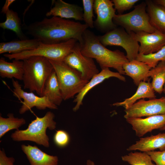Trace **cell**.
Segmentation results:
<instances>
[{
    "label": "cell",
    "instance_id": "obj_25",
    "mask_svg": "<svg viewBox=\"0 0 165 165\" xmlns=\"http://www.w3.org/2000/svg\"><path fill=\"white\" fill-rule=\"evenodd\" d=\"M5 14L6 20L0 23V27L13 31L20 40L28 39L22 31L20 19L17 13L9 9Z\"/></svg>",
    "mask_w": 165,
    "mask_h": 165
},
{
    "label": "cell",
    "instance_id": "obj_1",
    "mask_svg": "<svg viewBox=\"0 0 165 165\" xmlns=\"http://www.w3.org/2000/svg\"><path fill=\"white\" fill-rule=\"evenodd\" d=\"M88 28L85 24L52 16L31 24L25 28L33 38L44 44L58 43L73 39L81 45L83 33Z\"/></svg>",
    "mask_w": 165,
    "mask_h": 165
},
{
    "label": "cell",
    "instance_id": "obj_32",
    "mask_svg": "<svg viewBox=\"0 0 165 165\" xmlns=\"http://www.w3.org/2000/svg\"><path fill=\"white\" fill-rule=\"evenodd\" d=\"M55 144L60 147L67 146L69 143L70 138L68 134L63 130H58L55 133L53 138Z\"/></svg>",
    "mask_w": 165,
    "mask_h": 165
},
{
    "label": "cell",
    "instance_id": "obj_16",
    "mask_svg": "<svg viewBox=\"0 0 165 165\" xmlns=\"http://www.w3.org/2000/svg\"><path fill=\"white\" fill-rule=\"evenodd\" d=\"M53 6L46 13L47 17L56 16L83 20V9L80 6L67 3L62 0L53 1Z\"/></svg>",
    "mask_w": 165,
    "mask_h": 165
},
{
    "label": "cell",
    "instance_id": "obj_18",
    "mask_svg": "<svg viewBox=\"0 0 165 165\" xmlns=\"http://www.w3.org/2000/svg\"><path fill=\"white\" fill-rule=\"evenodd\" d=\"M157 149H159L160 151L165 150V133L141 138L127 150L128 151L138 150L146 152Z\"/></svg>",
    "mask_w": 165,
    "mask_h": 165
},
{
    "label": "cell",
    "instance_id": "obj_9",
    "mask_svg": "<svg viewBox=\"0 0 165 165\" xmlns=\"http://www.w3.org/2000/svg\"><path fill=\"white\" fill-rule=\"evenodd\" d=\"M63 61L68 65L79 72L84 79L89 81L99 72L93 59L83 55L81 46L78 42L72 52Z\"/></svg>",
    "mask_w": 165,
    "mask_h": 165
},
{
    "label": "cell",
    "instance_id": "obj_4",
    "mask_svg": "<svg viewBox=\"0 0 165 165\" xmlns=\"http://www.w3.org/2000/svg\"><path fill=\"white\" fill-rule=\"evenodd\" d=\"M54 117L53 112H47L42 117H36L26 129L16 130L11 134V138L15 141H30L48 148L49 139L46 130L48 128L50 130L55 129L56 123L54 120Z\"/></svg>",
    "mask_w": 165,
    "mask_h": 165
},
{
    "label": "cell",
    "instance_id": "obj_39",
    "mask_svg": "<svg viewBox=\"0 0 165 165\" xmlns=\"http://www.w3.org/2000/svg\"><path fill=\"white\" fill-rule=\"evenodd\" d=\"M163 92L165 94V84L164 86Z\"/></svg>",
    "mask_w": 165,
    "mask_h": 165
},
{
    "label": "cell",
    "instance_id": "obj_22",
    "mask_svg": "<svg viewBox=\"0 0 165 165\" xmlns=\"http://www.w3.org/2000/svg\"><path fill=\"white\" fill-rule=\"evenodd\" d=\"M151 25L157 30L165 34V9L162 6L150 0L145 1Z\"/></svg>",
    "mask_w": 165,
    "mask_h": 165
},
{
    "label": "cell",
    "instance_id": "obj_5",
    "mask_svg": "<svg viewBox=\"0 0 165 165\" xmlns=\"http://www.w3.org/2000/svg\"><path fill=\"white\" fill-rule=\"evenodd\" d=\"M50 61L56 73L64 100L73 98L89 82L64 61Z\"/></svg>",
    "mask_w": 165,
    "mask_h": 165
},
{
    "label": "cell",
    "instance_id": "obj_33",
    "mask_svg": "<svg viewBox=\"0 0 165 165\" xmlns=\"http://www.w3.org/2000/svg\"><path fill=\"white\" fill-rule=\"evenodd\" d=\"M150 157L156 165H165V150L150 151L146 152Z\"/></svg>",
    "mask_w": 165,
    "mask_h": 165
},
{
    "label": "cell",
    "instance_id": "obj_40",
    "mask_svg": "<svg viewBox=\"0 0 165 165\" xmlns=\"http://www.w3.org/2000/svg\"><path fill=\"white\" fill-rule=\"evenodd\" d=\"M164 97H165V96H164Z\"/></svg>",
    "mask_w": 165,
    "mask_h": 165
},
{
    "label": "cell",
    "instance_id": "obj_15",
    "mask_svg": "<svg viewBox=\"0 0 165 165\" xmlns=\"http://www.w3.org/2000/svg\"><path fill=\"white\" fill-rule=\"evenodd\" d=\"M111 77H115L122 81H126L125 77L118 72H112L108 68L101 69L100 72L92 78L81 91L76 95L73 101V102L76 103V104L73 108V111L76 112L79 109L81 105H82L84 97L89 91L105 79Z\"/></svg>",
    "mask_w": 165,
    "mask_h": 165
},
{
    "label": "cell",
    "instance_id": "obj_38",
    "mask_svg": "<svg viewBox=\"0 0 165 165\" xmlns=\"http://www.w3.org/2000/svg\"><path fill=\"white\" fill-rule=\"evenodd\" d=\"M161 130H165V126L160 129Z\"/></svg>",
    "mask_w": 165,
    "mask_h": 165
},
{
    "label": "cell",
    "instance_id": "obj_2",
    "mask_svg": "<svg viewBox=\"0 0 165 165\" xmlns=\"http://www.w3.org/2000/svg\"><path fill=\"white\" fill-rule=\"evenodd\" d=\"M81 52L84 56L95 59L101 69L112 68L122 75H125L123 65L129 61L126 55L119 50L112 51L107 48L97 36L87 29L83 33Z\"/></svg>",
    "mask_w": 165,
    "mask_h": 165
},
{
    "label": "cell",
    "instance_id": "obj_28",
    "mask_svg": "<svg viewBox=\"0 0 165 165\" xmlns=\"http://www.w3.org/2000/svg\"><path fill=\"white\" fill-rule=\"evenodd\" d=\"M121 158L123 161L131 165H155L146 152H131Z\"/></svg>",
    "mask_w": 165,
    "mask_h": 165
},
{
    "label": "cell",
    "instance_id": "obj_10",
    "mask_svg": "<svg viewBox=\"0 0 165 165\" xmlns=\"http://www.w3.org/2000/svg\"><path fill=\"white\" fill-rule=\"evenodd\" d=\"M12 82L14 87L13 91V96L23 100L19 110L20 114H23L34 107L40 110H45L46 108L57 109V106L51 103L46 97L38 96L33 92L28 93L24 91L17 80L12 79Z\"/></svg>",
    "mask_w": 165,
    "mask_h": 165
},
{
    "label": "cell",
    "instance_id": "obj_34",
    "mask_svg": "<svg viewBox=\"0 0 165 165\" xmlns=\"http://www.w3.org/2000/svg\"><path fill=\"white\" fill-rule=\"evenodd\" d=\"M15 161L14 158L6 156L4 149L0 150V165H14Z\"/></svg>",
    "mask_w": 165,
    "mask_h": 165
},
{
    "label": "cell",
    "instance_id": "obj_37",
    "mask_svg": "<svg viewBox=\"0 0 165 165\" xmlns=\"http://www.w3.org/2000/svg\"><path fill=\"white\" fill-rule=\"evenodd\" d=\"M86 165H95L94 163L90 160H89L86 162Z\"/></svg>",
    "mask_w": 165,
    "mask_h": 165
},
{
    "label": "cell",
    "instance_id": "obj_21",
    "mask_svg": "<svg viewBox=\"0 0 165 165\" xmlns=\"http://www.w3.org/2000/svg\"><path fill=\"white\" fill-rule=\"evenodd\" d=\"M156 97L155 91L151 82L149 81L148 82L142 81L138 86L136 92L132 96L125 99L123 101L115 103L112 105L116 106H122L126 109L136 102L138 100L145 98L150 99Z\"/></svg>",
    "mask_w": 165,
    "mask_h": 165
},
{
    "label": "cell",
    "instance_id": "obj_31",
    "mask_svg": "<svg viewBox=\"0 0 165 165\" xmlns=\"http://www.w3.org/2000/svg\"><path fill=\"white\" fill-rule=\"evenodd\" d=\"M114 8L119 14L131 8L138 0H113Z\"/></svg>",
    "mask_w": 165,
    "mask_h": 165
},
{
    "label": "cell",
    "instance_id": "obj_27",
    "mask_svg": "<svg viewBox=\"0 0 165 165\" xmlns=\"http://www.w3.org/2000/svg\"><path fill=\"white\" fill-rule=\"evenodd\" d=\"M7 118L0 116V138H1L6 133L13 129L19 130V128L26 123V120L22 118L15 117L13 113L7 114Z\"/></svg>",
    "mask_w": 165,
    "mask_h": 165
},
{
    "label": "cell",
    "instance_id": "obj_6",
    "mask_svg": "<svg viewBox=\"0 0 165 165\" xmlns=\"http://www.w3.org/2000/svg\"><path fill=\"white\" fill-rule=\"evenodd\" d=\"M78 42L71 39L61 43L53 44L42 43L36 49L15 54H5L3 56L9 60H23L33 56L44 57L50 60L63 61L73 51Z\"/></svg>",
    "mask_w": 165,
    "mask_h": 165
},
{
    "label": "cell",
    "instance_id": "obj_3",
    "mask_svg": "<svg viewBox=\"0 0 165 165\" xmlns=\"http://www.w3.org/2000/svg\"><path fill=\"white\" fill-rule=\"evenodd\" d=\"M23 61L24 89L35 92L42 97L46 82L54 70L52 64L48 59L39 56L31 57Z\"/></svg>",
    "mask_w": 165,
    "mask_h": 165
},
{
    "label": "cell",
    "instance_id": "obj_23",
    "mask_svg": "<svg viewBox=\"0 0 165 165\" xmlns=\"http://www.w3.org/2000/svg\"><path fill=\"white\" fill-rule=\"evenodd\" d=\"M47 97L54 105H60L63 100L58 81L54 70L47 79L44 86L42 96Z\"/></svg>",
    "mask_w": 165,
    "mask_h": 165
},
{
    "label": "cell",
    "instance_id": "obj_35",
    "mask_svg": "<svg viewBox=\"0 0 165 165\" xmlns=\"http://www.w3.org/2000/svg\"><path fill=\"white\" fill-rule=\"evenodd\" d=\"M15 1V0H6L5 3L2 9V13L5 14L7 11L9 9V6Z\"/></svg>",
    "mask_w": 165,
    "mask_h": 165
},
{
    "label": "cell",
    "instance_id": "obj_24",
    "mask_svg": "<svg viewBox=\"0 0 165 165\" xmlns=\"http://www.w3.org/2000/svg\"><path fill=\"white\" fill-rule=\"evenodd\" d=\"M24 74L23 60H13L12 62L0 59V76L2 78L13 79L22 80Z\"/></svg>",
    "mask_w": 165,
    "mask_h": 165
},
{
    "label": "cell",
    "instance_id": "obj_20",
    "mask_svg": "<svg viewBox=\"0 0 165 165\" xmlns=\"http://www.w3.org/2000/svg\"><path fill=\"white\" fill-rule=\"evenodd\" d=\"M42 43L34 38L13 41L0 43V54H15L35 49Z\"/></svg>",
    "mask_w": 165,
    "mask_h": 165
},
{
    "label": "cell",
    "instance_id": "obj_7",
    "mask_svg": "<svg viewBox=\"0 0 165 165\" xmlns=\"http://www.w3.org/2000/svg\"><path fill=\"white\" fill-rule=\"evenodd\" d=\"M146 7L145 2H143L135 6L134 9L129 13L116 14L113 19V22L125 29L128 33L141 31L153 33L157 30L150 23Z\"/></svg>",
    "mask_w": 165,
    "mask_h": 165
},
{
    "label": "cell",
    "instance_id": "obj_30",
    "mask_svg": "<svg viewBox=\"0 0 165 165\" xmlns=\"http://www.w3.org/2000/svg\"><path fill=\"white\" fill-rule=\"evenodd\" d=\"M94 0H82L83 6V20L88 27H94L93 21L94 3Z\"/></svg>",
    "mask_w": 165,
    "mask_h": 165
},
{
    "label": "cell",
    "instance_id": "obj_17",
    "mask_svg": "<svg viewBox=\"0 0 165 165\" xmlns=\"http://www.w3.org/2000/svg\"><path fill=\"white\" fill-rule=\"evenodd\" d=\"M23 152L26 155L30 165H58V157L44 152L36 146L22 145Z\"/></svg>",
    "mask_w": 165,
    "mask_h": 165
},
{
    "label": "cell",
    "instance_id": "obj_26",
    "mask_svg": "<svg viewBox=\"0 0 165 165\" xmlns=\"http://www.w3.org/2000/svg\"><path fill=\"white\" fill-rule=\"evenodd\" d=\"M148 76L152 79L151 83L155 92L162 94L165 84V61L160 62L156 67L152 68Z\"/></svg>",
    "mask_w": 165,
    "mask_h": 165
},
{
    "label": "cell",
    "instance_id": "obj_29",
    "mask_svg": "<svg viewBox=\"0 0 165 165\" xmlns=\"http://www.w3.org/2000/svg\"><path fill=\"white\" fill-rule=\"evenodd\" d=\"M136 60L143 62L151 68L156 67L161 61H165V45L158 51L146 55L138 54Z\"/></svg>",
    "mask_w": 165,
    "mask_h": 165
},
{
    "label": "cell",
    "instance_id": "obj_13",
    "mask_svg": "<svg viewBox=\"0 0 165 165\" xmlns=\"http://www.w3.org/2000/svg\"><path fill=\"white\" fill-rule=\"evenodd\" d=\"M129 33L140 43V54L146 55L156 52L165 45V34L157 30L152 33L141 31Z\"/></svg>",
    "mask_w": 165,
    "mask_h": 165
},
{
    "label": "cell",
    "instance_id": "obj_14",
    "mask_svg": "<svg viewBox=\"0 0 165 165\" xmlns=\"http://www.w3.org/2000/svg\"><path fill=\"white\" fill-rule=\"evenodd\" d=\"M127 122L132 126L138 137H142L148 132L165 126V114L141 118L127 119Z\"/></svg>",
    "mask_w": 165,
    "mask_h": 165
},
{
    "label": "cell",
    "instance_id": "obj_19",
    "mask_svg": "<svg viewBox=\"0 0 165 165\" xmlns=\"http://www.w3.org/2000/svg\"><path fill=\"white\" fill-rule=\"evenodd\" d=\"M123 68L125 75L131 78L137 86L142 81H149L148 73L152 68L143 62L136 59L129 61L123 65Z\"/></svg>",
    "mask_w": 165,
    "mask_h": 165
},
{
    "label": "cell",
    "instance_id": "obj_8",
    "mask_svg": "<svg viewBox=\"0 0 165 165\" xmlns=\"http://www.w3.org/2000/svg\"><path fill=\"white\" fill-rule=\"evenodd\" d=\"M97 37L105 46H115L123 48L126 52V56L129 61L136 59L139 54L138 42L123 28H116L105 35Z\"/></svg>",
    "mask_w": 165,
    "mask_h": 165
},
{
    "label": "cell",
    "instance_id": "obj_12",
    "mask_svg": "<svg viewBox=\"0 0 165 165\" xmlns=\"http://www.w3.org/2000/svg\"><path fill=\"white\" fill-rule=\"evenodd\" d=\"M114 4L109 0H95L94 10L97 15L95 25L102 31H110L116 28L113 21L116 10Z\"/></svg>",
    "mask_w": 165,
    "mask_h": 165
},
{
    "label": "cell",
    "instance_id": "obj_36",
    "mask_svg": "<svg viewBox=\"0 0 165 165\" xmlns=\"http://www.w3.org/2000/svg\"><path fill=\"white\" fill-rule=\"evenodd\" d=\"M153 2L156 3L162 6L165 9V0H156Z\"/></svg>",
    "mask_w": 165,
    "mask_h": 165
},
{
    "label": "cell",
    "instance_id": "obj_11",
    "mask_svg": "<svg viewBox=\"0 0 165 165\" xmlns=\"http://www.w3.org/2000/svg\"><path fill=\"white\" fill-rule=\"evenodd\" d=\"M126 119L165 114V98L139 100L124 110Z\"/></svg>",
    "mask_w": 165,
    "mask_h": 165
}]
</instances>
